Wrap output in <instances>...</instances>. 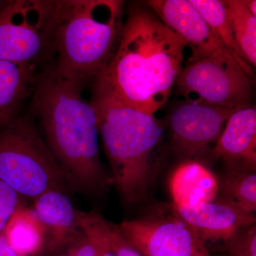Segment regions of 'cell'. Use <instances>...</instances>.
Returning a JSON list of instances; mask_svg holds the SVG:
<instances>
[{
	"label": "cell",
	"mask_w": 256,
	"mask_h": 256,
	"mask_svg": "<svg viewBox=\"0 0 256 256\" xmlns=\"http://www.w3.org/2000/svg\"><path fill=\"white\" fill-rule=\"evenodd\" d=\"M176 208L206 244L224 242L240 229L256 224L255 215L217 198L194 206Z\"/></svg>",
	"instance_id": "cell-12"
},
{
	"label": "cell",
	"mask_w": 256,
	"mask_h": 256,
	"mask_svg": "<svg viewBox=\"0 0 256 256\" xmlns=\"http://www.w3.org/2000/svg\"><path fill=\"white\" fill-rule=\"evenodd\" d=\"M0 256H20L10 247L2 235L0 236Z\"/></svg>",
	"instance_id": "cell-25"
},
{
	"label": "cell",
	"mask_w": 256,
	"mask_h": 256,
	"mask_svg": "<svg viewBox=\"0 0 256 256\" xmlns=\"http://www.w3.org/2000/svg\"><path fill=\"white\" fill-rule=\"evenodd\" d=\"M118 226L144 256H212L172 203L154 204L138 218Z\"/></svg>",
	"instance_id": "cell-7"
},
{
	"label": "cell",
	"mask_w": 256,
	"mask_h": 256,
	"mask_svg": "<svg viewBox=\"0 0 256 256\" xmlns=\"http://www.w3.org/2000/svg\"><path fill=\"white\" fill-rule=\"evenodd\" d=\"M34 202L33 210L46 232L42 256H48L78 232V210L67 194L58 190L45 192Z\"/></svg>",
	"instance_id": "cell-13"
},
{
	"label": "cell",
	"mask_w": 256,
	"mask_h": 256,
	"mask_svg": "<svg viewBox=\"0 0 256 256\" xmlns=\"http://www.w3.org/2000/svg\"><path fill=\"white\" fill-rule=\"evenodd\" d=\"M124 14L119 0H55L57 72L84 82L97 78L118 44Z\"/></svg>",
	"instance_id": "cell-4"
},
{
	"label": "cell",
	"mask_w": 256,
	"mask_h": 256,
	"mask_svg": "<svg viewBox=\"0 0 256 256\" xmlns=\"http://www.w3.org/2000/svg\"><path fill=\"white\" fill-rule=\"evenodd\" d=\"M55 0L0 1V60L36 67L54 54Z\"/></svg>",
	"instance_id": "cell-6"
},
{
	"label": "cell",
	"mask_w": 256,
	"mask_h": 256,
	"mask_svg": "<svg viewBox=\"0 0 256 256\" xmlns=\"http://www.w3.org/2000/svg\"><path fill=\"white\" fill-rule=\"evenodd\" d=\"M48 256H98L95 240L79 228L68 242Z\"/></svg>",
	"instance_id": "cell-23"
},
{
	"label": "cell",
	"mask_w": 256,
	"mask_h": 256,
	"mask_svg": "<svg viewBox=\"0 0 256 256\" xmlns=\"http://www.w3.org/2000/svg\"><path fill=\"white\" fill-rule=\"evenodd\" d=\"M227 170L256 172V109L248 104L234 110L214 149Z\"/></svg>",
	"instance_id": "cell-11"
},
{
	"label": "cell",
	"mask_w": 256,
	"mask_h": 256,
	"mask_svg": "<svg viewBox=\"0 0 256 256\" xmlns=\"http://www.w3.org/2000/svg\"><path fill=\"white\" fill-rule=\"evenodd\" d=\"M92 101L112 183L128 205L140 204L159 174L164 128L154 114L124 105L96 86Z\"/></svg>",
	"instance_id": "cell-3"
},
{
	"label": "cell",
	"mask_w": 256,
	"mask_h": 256,
	"mask_svg": "<svg viewBox=\"0 0 256 256\" xmlns=\"http://www.w3.org/2000/svg\"><path fill=\"white\" fill-rule=\"evenodd\" d=\"M84 84L48 66L38 74L32 112L72 188L99 193L112 182L101 163L97 114L82 95Z\"/></svg>",
	"instance_id": "cell-2"
},
{
	"label": "cell",
	"mask_w": 256,
	"mask_h": 256,
	"mask_svg": "<svg viewBox=\"0 0 256 256\" xmlns=\"http://www.w3.org/2000/svg\"><path fill=\"white\" fill-rule=\"evenodd\" d=\"M217 198L236 206L248 214L256 210V172L226 170L218 181Z\"/></svg>",
	"instance_id": "cell-17"
},
{
	"label": "cell",
	"mask_w": 256,
	"mask_h": 256,
	"mask_svg": "<svg viewBox=\"0 0 256 256\" xmlns=\"http://www.w3.org/2000/svg\"><path fill=\"white\" fill-rule=\"evenodd\" d=\"M248 9L252 13V14L256 16V0H246Z\"/></svg>",
	"instance_id": "cell-26"
},
{
	"label": "cell",
	"mask_w": 256,
	"mask_h": 256,
	"mask_svg": "<svg viewBox=\"0 0 256 256\" xmlns=\"http://www.w3.org/2000/svg\"><path fill=\"white\" fill-rule=\"evenodd\" d=\"M169 190L175 206H194L214 201L218 195V181L204 165L188 160L170 176Z\"/></svg>",
	"instance_id": "cell-14"
},
{
	"label": "cell",
	"mask_w": 256,
	"mask_h": 256,
	"mask_svg": "<svg viewBox=\"0 0 256 256\" xmlns=\"http://www.w3.org/2000/svg\"><path fill=\"white\" fill-rule=\"evenodd\" d=\"M45 235L34 210L23 206L10 220L2 236L18 256H42Z\"/></svg>",
	"instance_id": "cell-16"
},
{
	"label": "cell",
	"mask_w": 256,
	"mask_h": 256,
	"mask_svg": "<svg viewBox=\"0 0 256 256\" xmlns=\"http://www.w3.org/2000/svg\"><path fill=\"white\" fill-rule=\"evenodd\" d=\"M0 180L34 201L50 190H73L38 126L21 114L0 127Z\"/></svg>",
	"instance_id": "cell-5"
},
{
	"label": "cell",
	"mask_w": 256,
	"mask_h": 256,
	"mask_svg": "<svg viewBox=\"0 0 256 256\" xmlns=\"http://www.w3.org/2000/svg\"><path fill=\"white\" fill-rule=\"evenodd\" d=\"M146 4L190 47L188 63L206 58L230 60L252 76V67L222 44L190 0H150Z\"/></svg>",
	"instance_id": "cell-9"
},
{
	"label": "cell",
	"mask_w": 256,
	"mask_h": 256,
	"mask_svg": "<svg viewBox=\"0 0 256 256\" xmlns=\"http://www.w3.org/2000/svg\"><path fill=\"white\" fill-rule=\"evenodd\" d=\"M236 40L242 58L256 65V16L248 9L246 0H226Z\"/></svg>",
	"instance_id": "cell-19"
},
{
	"label": "cell",
	"mask_w": 256,
	"mask_h": 256,
	"mask_svg": "<svg viewBox=\"0 0 256 256\" xmlns=\"http://www.w3.org/2000/svg\"><path fill=\"white\" fill-rule=\"evenodd\" d=\"M23 198L14 188L0 180V236L14 214L23 207Z\"/></svg>",
	"instance_id": "cell-22"
},
{
	"label": "cell",
	"mask_w": 256,
	"mask_h": 256,
	"mask_svg": "<svg viewBox=\"0 0 256 256\" xmlns=\"http://www.w3.org/2000/svg\"><path fill=\"white\" fill-rule=\"evenodd\" d=\"M80 215L105 238L114 256H144L124 238L118 224L106 220L96 212H80Z\"/></svg>",
	"instance_id": "cell-20"
},
{
	"label": "cell",
	"mask_w": 256,
	"mask_h": 256,
	"mask_svg": "<svg viewBox=\"0 0 256 256\" xmlns=\"http://www.w3.org/2000/svg\"><path fill=\"white\" fill-rule=\"evenodd\" d=\"M186 47L150 9L133 4L116 52L95 86L124 105L154 114L169 100Z\"/></svg>",
	"instance_id": "cell-1"
},
{
	"label": "cell",
	"mask_w": 256,
	"mask_h": 256,
	"mask_svg": "<svg viewBox=\"0 0 256 256\" xmlns=\"http://www.w3.org/2000/svg\"><path fill=\"white\" fill-rule=\"evenodd\" d=\"M36 67L0 60V127L20 116L25 100L33 94Z\"/></svg>",
	"instance_id": "cell-15"
},
{
	"label": "cell",
	"mask_w": 256,
	"mask_h": 256,
	"mask_svg": "<svg viewBox=\"0 0 256 256\" xmlns=\"http://www.w3.org/2000/svg\"><path fill=\"white\" fill-rule=\"evenodd\" d=\"M77 224L80 230L95 240L97 246L98 256H116L112 249L106 242L105 238L96 228H94L90 224L88 223L86 220L82 218L79 210L77 214Z\"/></svg>",
	"instance_id": "cell-24"
},
{
	"label": "cell",
	"mask_w": 256,
	"mask_h": 256,
	"mask_svg": "<svg viewBox=\"0 0 256 256\" xmlns=\"http://www.w3.org/2000/svg\"><path fill=\"white\" fill-rule=\"evenodd\" d=\"M222 242V256H256V224L240 229Z\"/></svg>",
	"instance_id": "cell-21"
},
{
	"label": "cell",
	"mask_w": 256,
	"mask_h": 256,
	"mask_svg": "<svg viewBox=\"0 0 256 256\" xmlns=\"http://www.w3.org/2000/svg\"><path fill=\"white\" fill-rule=\"evenodd\" d=\"M234 110L186 100L176 106L170 117L174 151L188 160L202 156L218 140Z\"/></svg>",
	"instance_id": "cell-10"
},
{
	"label": "cell",
	"mask_w": 256,
	"mask_h": 256,
	"mask_svg": "<svg viewBox=\"0 0 256 256\" xmlns=\"http://www.w3.org/2000/svg\"><path fill=\"white\" fill-rule=\"evenodd\" d=\"M190 2L222 44L234 54L244 60L234 34L232 18L224 1L190 0Z\"/></svg>",
	"instance_id": "cell-18"
},
{
	"label": "cell",
	"mask_w": 256,
	"mask_h": 256,
	"mask_svg": "<svg viewBox=\"0 0 256 256\" xmlns=\"http://www.w3.org/2000/svg\"><path fill=\"white\" fill-rule=\"evenodd\" d=\"M252 78L237 62L206 58L182 67L174 86L186 101L236 110L248 104Z\"/></svg>",
	"instance_id": "cell-8"
}]
</instances>
